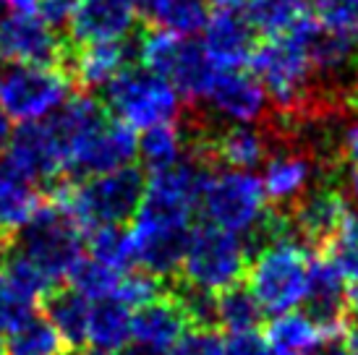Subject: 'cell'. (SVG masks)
Wrapping results in <instances>:
<instances>
[{
	"label": "cell",
	"mask_w": 358,
	"mask_h": 355,
	"mask_svg": "<svg viewBox=\"0 0 358 355\" xmlns=\"http://www.w3.org/2000/svg\"><path fill=\"white\" fill-rule=\"evenodd\" d=\"M60 42L37 13H10L0 24V66H55Z\"/></svg>",
	"instance_id": "16"
},
{
	"label": "cell",
	"mask_w": 358,
	"mask_h": 355,
	"mask_svg": "<svg viewBox=\"0 0 358 355\" xmlns=\"http://www.w3.org/2000/svg\"><path fill=\"white\" fill-rule=\"evenodd\" d=\"M350 201L343 186H317L301 198L293 209H288V219L293 233L308 248L324 246L332 233L348 215Z\"/></svg>",
	"instance_id": "18"
},
{
	"label": "cell",
	"mask_w": 358,
	"mask_h": 355,
	"mask_svg": "<svg viewBox=\"0 0 358 355\" xmlns=\"http://www.w3.org/2000/svg\"><path fill=\"white\" fill-rule=\"evenodd\" d=\"M87 355H110V353H100V350H92V353H87Z\"/></svg>",
	"instance_id": "48"
},
{
	"label": "cell",
	"mask_w": 358,
	"mask_h": 355,
	"mask_svg": "<svg viewBox=\"0 0 358 355\" xmlns=\"http://www.w3.org/2000/svg\"><path fill=\"white\" fill-rule=\"evenodd\" d=\"M199 102L228 126H257L269 108L267 92L257 76L243 71H215Z\"/></svg>",
	"instance_id": "14"
},
{
	"label": "cell",
	"mask_w": 358,
	"mask_h": 355,
	"mask_svg": "<svg viewBox=\"0 0 358 355\" xmlns=\"http://www.w3.org/2000/svg\"><path fill=\"white\" fill-rule=\"evenodd\" d=\"M131 50L126 42L76 45L71 55V79L84 89H105L120 71L129 68Z\"/></svg>",
	"instance_id": "21"
},
{
	"label": "cell",
	"mask_w": 358,
	"mask_h": 355,
	"mask_svg": "<svg viewBox=\"0 0 358 355\" xmlns=\"http://www.w3.org/2000/svg\"><path fill=\"white\" fill-rule=\"evenodd\" d=\"M314 13V0H249L246 16L264 37H282Z\"/></svg>",
	"instance_id": "28"
},
{
	"label": "cell",
	"mask_w": 358,
	"mask_h": 355,
	"mask_svg": "<svg viewBox=\"0 0 358 355\" xmlns=\"http://www.w3.org/2000/svg\"><path fill=\"white\" fill-rule=\"evenodd\" d=\"M249 261V246L241 240V236L201 222L191 227L178 272L183 275L186 287L217 296L228 287L241 285Z\"/></svg>",
	"instance_id": "7"
},
{
	"label": "cell",
	"mask_w": 358,
	"mask_h": 355,
	"mask_svg": "<svg viewBox=\"0 0 358 355\" xmlns=\"http://www.w3.org/2000/svg\"><path fill=\"white\" fill-rule=\"evenodd\" d=\"M308 266H311L308 246L293 233L288 219V227L282 233L269 238L267 243H262L254 251V259L246 269L251 296L257 298L264 314L280 316L303 306Z\"/></svg>",
	"instance_id": "4"
},
{
	"label": "cell",
	"mask_w": 358,
	"mask_h": 355,
	"mask_svg": "<svg viewBox=\"0 0 358 355\" xmlns=\"http://www.w3.org/2000/svg\"><path fill=\"white\" fill-rule=\"evenodd\" d=\"M314 16L329 31L358 37V0H314Z\"/></svg>",
	"instance_id": "37"
},
{
	"label": "cell",
	"mask_w": 358,
	"mask_h": 355,
	"mask_svg": "<svg viewBox=\"0 0 358 355\" xmlns=\"http://www.w3.org/2000/svg\"><path fill=\"white\" fill-rule=\"evenodd\" d=\"M87 254L97 259L102 264L120 269V272H131L134 266V251H131V236L129 227H100L87 236Z\"/></svg>",
	"instance_id": "33"
},
{
	"label": "cell",
	"mask_w": 358,
	"mask_h": 355,
	"mask_svg": "<svg viewBox=\"0 0 358 355\" xmlns=\"http://www.w3.org/2000/svg\"><path fill=\"white\" fill-rule=\"evenodd\" d=\"M340 154L343 162L348 165L350 173H358V118H353L345 126L343 136H340Z\"/></svg>",
	"instance_id": "40"
},
{
	"label": "cell",
	"mask_w": 358,
	"mask_h": 355,
	"mask_svg": "<svg viewBox=\"0 0 358 355\" xmlns=\"http://www.w3.org/2000/svg\"><path fill=\"white\" fill-rule=\"evenodd\" d=\"M209 154L230 170H249L264 165L269 157V141L257 126H228L209 144Z\"/></svg>",
	"instance_id": "22"
},
{
	"label": "cell",
	"mask_w": 358,
	"mask_h": 355,
	"mask_svg": "<svg viewBox=\"0 0 358 355\" xmlns=\"http://www.w3.org/2000/svg\"><path fill=\"white\" fill-rule=\"evenodd\" d=\"M306 314L317 321L324 335L345 332V311H348V287L345 277L327 256L311 259L306 287Z\"/></svg>",
	"instance_id": "19"
},
{
	"label": "cell",
	"mask_w": 358,
	"mask_h": 355,
	"mask_svg": "<svg viewBox=\"0 0 358 355\" xmlns=\"http://www.w3.org/2000/svg\"><path fill=\"white\" fill-rule=\"evenodd\" d=\"M317 165L306 152H278L269 154L262 173V186L278 212H288L311 191Z\"/></svg>",
	"instance_id": "20"
},
{
	"label": "cell",
	"mask_w": 358,
	"mask_h": 355,
	"mask_svg": "<svg viewBox=\"0 0 358 355\" xmlns=\"http://www.w3.org/2000/svg\"><path fill=\"white\" fill-rule=\"evenodd\" d=\"M254 24L246 10L217 8L209 13V21L201 31V50L217 71H243L254 55Z\"/></svg>",
	"instance_id": "15"
},
{
	"label": "cell",
	"mask_w": 358,
	"mask_h": 355,
	"mask_svg": "<svg viewBox=\"0 0 358 355\" xmlns=\"http://www.w3.org/2000/svg\"><path fill=\"white\" fill-rule=\"evenodd\" d=\"M324 337V329L306 311L275 316L264 332L269 355H308Z\"/></svg>",
	"instance_id": "26"
},
{
	"label": "cell",
	"mask_w": 358,
	"mask_h": 355,
	"mask_svg": "<svg viewBox=\"0 0 358 355\" xmlns=\"http://www.w3.org/2000/svg\"><path fill=\"white\" fill-rule=\"evenodd\" d=\"M50 126L66 149L69 173L92 178L131 168L139 157V138L118 118L105 115L102 105L90 94L71 97L50 115Z\"/></svg>",
	"instance_id": "2"
},
{
	"label": "cell",
	"mask_w": 358,
	"mask_h": 355,
	"mask_svg": "<svg viewBox=\"0 0 358 355\" xmlns=\"http://www.w3.org/2000/svg\"><path fill=\"white\" fill-rule=\"evenodd\" d=\"M136 10L155 29H165L180 37L201 34L209 21L207 0H136Z\"/></svg>",
	"instance_id": "24"
},
{
	"label": "cell",
	"mask_w": 358,
	"mask_h": 355,
	"mask_svg": "<svg viewBox=\"0 0 358 355\" xmlns=\"http://www.w3.org/2000/svg\"><path fill=\"white\" fill-rule=\"evenodd\" d=\"M6 165L16 170L27 180L37 183H50L60 175L69 173L66 165V149L60 144L58 133L50 126V120H37V123H21L13 131L10 144L6 149Z\"/></svg>",
	"instance_id": "12"
},
{
	"label": "cell",
	"mask_w": 358,
	"mask_h": 355,
	"mask_svg": "<svg viewBox=\"0 0 358 355\" xmlns=\"http://www.w3.org/2000/svg\"><path fill=\"white\" fill-rule=\"evenodd\" d=\"M251 71L262 89L267 92L269 105L282 115H299L308 105L314 84V60L296 31L282 37H267L251 55Z\"/></svg>",
	"instance_id": "5"
},
{
	"label": "cell",
	"mask_w": 358,
	"mask_h": 355,
	"mask_svg": "<svg viewBox=\"0 0 358 355\" xmlns=\"http://www.w3.org/2000/svg\"><path fill=\"white\" fill-rule=\"evenodd\" d=\"M13 13H37L40 0H3Z\"/></svg>",
	"instance_id": "43"
},
{
	"label": "cell",
	"mask_w": 358,
	"mask_h": 355,
	"mask_svg": "<svg viewBox=\"0 0 358 355\" xmlns=\"http://www.w3.org/2000/svg\"><path fill=\"white\" fill-rule=\"evenodd\" d=\"M147 180L136 168L84 178L81 183H58L52 201L90 236L100 227H120L139 212Z\"/></svg>",
	"instance_id": "3"
},
{
	"label": "cell",
	"mask_w": 358,
	"mask_h": 355,
	"mask_svg": "<svg viewBox=\"0 0 358 355\" xmlns=\"http://www.w3.org/2000/svg\"><path fill=\"white\" fill-rule=\"evenodd\" d=\"M71 73L58 66H0V108L19 123L55 115L71 99Z\"/></svg>",
	"instance_id": "10"
},
{
	"label": "cell",
	"mask_w": 358,
	"mask_h": 355,
	"mask_svg": "<svg viewBox=\"0 0 358 355\" xmlns=\"http://www.w3.org/2000/svg\"><path fill=\"white\" fill-rule=\"evenodd\" d=\"M123 275L120 269H113V266L102 264L97 259H92L90 254L73 264V269L69 272V285L81 293L87 300H105V298H115L118 296V287L123 282Z\"/></svg>",
	"instance_id": "31"
},
{
	"label": "cell",
	"mask_w": 358,
	"mask_h": 355,
	"mask_svg": "<svg viewBox=\"0 0 358 355\" xmlns=\"http://www.w3.org/2000/svg\"><path fill=\"white\" fill-rule=\"evenodd\" d=\"M66 342L48 316L34 314L3 337V355H63Z\"/></svg>",
	"instance_id": "29"
},
{
	"label": "cell",
	"mask_w": 358,
	"mask_h": 355,
	"mask_svg": "<svg viewBox=\"0 0 358 355\" xmlns=\"http://www.w3.org/2000/svg\"><path fill=\"white\" fill-rule=\"evenodd\" d=\"M186 154V136L178 123H165L155 129L141 131L139 138V159L150 173L178 165Z\"/></svg>",
	"instance_id": "30"
},
{
	"label": "cell",
	"mask_w": 358,
	"mask_h": 355,
	"mask_svg": "<svg viewBox=\"0 0 358 355\" xmlns=\"http://www.w3.org/2000/svg\"><path fill=\"white\" fill-rule=\"evenodd\" d=\"M42 198L31 180L0 162V233L13 238L40 209Z\"/></svg>",
	"instance_id": "25"
},
{
	"label": "cell",
	"mask_w": 358,
	"mask_h": 355,
	"mask_svg": "<svg viewBox=\"0 0 358 355\" xmlns=\"http://www.w3.org/2000/svg\"><path fill=\"white\" fill-rule=\"evenodd\" d=\"M348 311L358 319V282H353V287H348Z\"/></svg>",
	"instance_id": "45"
},
{
	"label": "cell",
	"mask_w": 358,
	"mask_h": 355,
	"mask_svg": "<svg viewBox=\"0 0 358 355\" xmlns=\"http://www.w3.org/2000/svg\"><path fill=\"white\" fill-rule=\"evenodd\" d=\"M136 58L141 68L152 71L157 76H165L173 81L178 92L186 99L199 102L204 89L215 76V66L207 60L201 42H194L191 37H180L165 29H152L141 34L136 45Z\"/></svg>",
	"instance_id": "11"
},
{
	"label": "cell",
	"mask_w": 358,
	"mask_h": 355,
	"mask_svg": "<svg viewBox=\"0 0 358 355\" xmlns=\"http://www.w3.org/2000/svg\"><path fill=\"white\" fill-rule=\"evenodd\" d=\"M37 314V300L27 296L10 275L0 266V335L6 337Z\"/></svg>",
	"instance_id": "35"
},
{
	"label": "cell",
	"mask_w": 358,
	"mask_h": 355,
	"mask_svg": "<svg viewBox=\"0 0 358 355\" xmlns=\"http://www.w3.org/2000/svg\"><path fill=\"white\" fill-rule=\"evenodd\" d=\"M10 238L6 236V233H0V256H3V251H6V246H8Z\"/></svg>",
	"instance_id": "47"
},
{
	"label": "cell",
	"mask_w": 358,
	"mask_h": 355,
	"mask_svg": "<svg viewBox=\"0 0 358 355\" xmlns=\"http://www.w3.org/2000/svg\"><path fill=\"white\" fill-rule=\"evenodd\" d=\"M212 8H241L243 6V0H207Z\"/></svg>",
	"instance_id": "46"
},
{
	"label": "cell",
	"mask_w": 358,
	"mask_h": 355,
	"mask_svg": "<svg viewBox=\"0 0 358 355\" xmlns=\"http://www.w3.org/2000/svg\"><path fill=\"white\" fill-rule=\"evenodd\" d=\"M136 0H79L69 24L76 45L126 42L136 27Z\"/></svg>",
	"instance_id": "17"
},
{
	"label": "cell",
	"mask_w": 358,
	"mask_h": 355,
	"mask_svg": "<svg viewBox=\"0 0 358 355\" xmlns=\"http://www.w3.org/2000/svg\"><path fill=\"white\" fill-rule=\"evenodd\" d=\"M308 355H350L343 335H327Z\"/></svg>",
	"instance_id": "41"
},
{
	"label": "cell",
	"mask_w": 358,
	"mask_h": 355,
	"mask_svg": "<svg viewBox=\"0 0 358 355\" xmlns=\"http://www.w3.org/2000/svg\"><path fill=\"white\" fill-rule=\"evenodd\" d=\"M222 355H269L267 340L257 329L228 332L222 337Z\"/></svg>",
	"instance_id": "38"
},
{
	"label": "cell",
	"mask_w": 358,
	"mask_h": 355,
	"mask_svg": "<svg viewBox=\"0 0 358 355\" xmlns=\"http://www.w3.org/2000/svg\"><path fill=\"white\" fill-rule=\"evenodd\" d=\"M0 355H3V335H0Z\"/></svg>",
	"instance_id": "49"
},
{
	"label": "cell",
	"mask_w": 358,
	"mask_h": 355,
	"mask_svg": "<svg viewBox=\"0 0 358 355\" xmlns=\"http://www.w3.org/2000/svg\"><path fill=\"white\" fill-rule=\"evenodd\" d=\"M207 175V159L201 157H183L173 168L150 173L129 227L134 266L155 277L178 272Z\"/></svg>",
	"instance_id": "1"
},
{
	"label": "cell",
	"mask_w": 358,
	"mask_h": 355,
	"mask_svg": "<svg viewBox=\"0 0 358 355\" xmlns=\"http://www.w3.org/2000/svg\"><path fill=\"white\" fill-rule=\"evenodd\" d=\"M10 136H13V123H10V115L0 108V157L6 154V149L10 144Z\"/></svg>",
	"instance_id": "42"
},
{
	"label": "cell",
	"mask_w": 358,
	"mask_h": 355,
	"mask_svg": "<svg viewBox=\"0 0 358 355\" xmlns=\"http://www.w3.org/2000/svg\"><path fill=\"white\" fill-rule=\"evenodd\" d=\"M199 209L209 225L236 236H257L269 219L262 178L249 170H209L201 188Z\"/></svg>",
	"instance_id": "6"
},
{
	"label": "cell",
	"mask_w": 358,
	"mask_h": 355,
	"mask_svg": "<svg viewBox=\"0 0 358 355\" xmlns=\"http://www.w3.org/2000/svg\"><path fill=\"white\" fill-rule=\"evenodd\" d=\"M165 293H168V290L162 287L159 277L139 269V272H126V275H123V282H120L118 296L115 298H118L120 303H126L131 311H136V308L147 306L152 300L162 298Z\"/></svg>",
	"instance_id": "36"
},
{
	"label": "cell",
	"mask_w": 358,
	"mask_h": 355,
	"mask_svg": "<svg viewBox=\"0 0 358 355\" xmlns=\"http://www.w3.org/2000/svg\"><path fill=\"white\" fill-rule=\"evenodd\" d=\"M105 99L113 118L134 131L178 123L183 113V94L178 87L147 68L120 71L105 87Z\"/></svg>",
	"instance_id": "8"
},
{
	"label": "cell",
	"mask_w": 358,
	"mask_h": 355,
	"mask_svg": "<svg viewBox=\"0 0 358 355\" xmlns=\"http://www.w3.org/2000/svg\"><path fill=\"white\" fill-rule=\"evenodd\" d=\"M131 324H134V314L118 298L94 300L90 314L87 345H92V350L110 355L123 353L131 345Z\"/></svg>",
	"instance_id": "23"
},
{
	"label": "cell",
	"mask_w": 358,
	"mask_h": 355,
	"mask_svg": "<svg viewBox=\"0 0 358 355\" xmlns=\"http://www.w3.org/2000/svg\"><path fill=\"white\" fill-rule=\"evenodd\" d=\"M324 256L340 269V275L358 282V209H348L340 227L324 243Z\"/></svg>",
	"instance_id": "34"
},
{
	"label": "cell",
	"mask_w": 358,
	"mask_h": 355,
	"mask_svg": "<svg viewBox=\"0 0 358 355\" xmlns=\"http://www.w3.org/2000/svg\"><path fill=\"white\" fill-rule=\"evenodd\" d=\"M90 314H92V300H87L73 287L52 290L50 296H48L45 316L50 319L52 326L58 329V335L63 337V342L69 347L81 350V347L87 345Z\"/></svg>",
	"instance_id": "27"
},
{
	"label": "cell",
	"mask_w": 358,
	"mask_h": 355,
	"mask_svg": "<svg viewBox=\"0 0 358 355\" xmlns=\"http://www.w3.org/2000/svg\"><path fill=\"white\" fill-rule=\"evenodd\" d=\"M343 340H345L348 353L358 355V319L353 321V324H345V335H343Z\"/></svg>",
	"instance_id": "44"
},
{
	"label": "cell",
	"mask_w": 358,
	"mask_h": 355,
	"mask_svg": "<svg viewBox=\"0 0 358 355\" xmlns=\"http://www.w3.org/2000/svg\"><path fill=\"white\" fill-rule=\"evenodd\" d=\"M76 3H79V0H40L37 16H40L52 31L63 29V27H69L71 19H73Z\"/></svg>",
	"instance_id": "39"
},
{
	"label": "cell",
	"mask_w": 358,
	"mask_h": 355,
	"mask_svg": "<svg viewBox=\"0 0 358 355\" xmlns=\"http://www.w3.org/2000/svg\"><path fill=\"white\" fill-rule=\"evenodd\" d=\"M189 311L178 293H165L147 306L136 308L131 324V345L126 355H173L191 329Z\"/></svg>",
	"instance_id": "13"
},
{
	"label": "cell",
	"mask_w": 358,
	"mask_h": 355,
	"mask_svg": "<svg viewBox=\"0 0 358 355\" xmlns=\"http://www.w3.org/2000/svg\"><path fill=\"white\" fill-rule=\"evenodd\" d=\"M8 246L34 261L58 285L60 280H69L73 264L84 256L87 236L55 201H48L40 204L34 217L21 227L16 238H10Z\"/></svg>",
	"instance_id": "9"
},
{
	"label": "cell",
	"mask_w": 358,
	"mask_h": 355,
	"mask_svg": "<svg viewBox=\"0 0 358 355\" xmlns=\"http://www.w3.org/2000/svg\"><path fill=\"white\" fill-rule=\"evenodd\" d=\"M262 306L257 298L251 296L249 287H228L217 293V326L225 332H246V329H257L262 321Z\"/></svg>",
	"instance_id": "32"
}]
</instances>
